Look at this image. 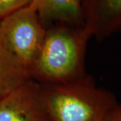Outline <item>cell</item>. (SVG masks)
<instances>
[{
    "instance_id": "cell-1",
    "label": "cell",
    "mask_w": 121,
    "mask_h": 121,
    "mask_svg": "<svg viewBox=\"0 0 121 121\" xmlns=\"http://www.w3.org/2000/svg\"><path fill=\"white\" fill-rule=\"evenodd\" d=\"M91 36L84 27L57 23L46 29L42 49L30 69L42 84L70 82L86 76L87 45Z\"/></svg>"
},
{
    "instance_id": "cell-2",
    "label": "cell",
    "mask_w": 121,
    "mask_h": 121,
    "mask_svg": "<svg viewBox=\"0 0 121 121\" xmlns=\"http://www.w3.org/2000/svg\"><path fill=\"white\" fill-rule=\"evenodd\" d=\"M41 85L49 121H106L118 103L114 94L97 86L88 74L66 83Z\"/></svg>"
},
{
    "instance_id": "cell-3",
    "label": "cell",
    "mask_w": 121,
    "mask_h": 121,
    "mask_svg": "<svg viewBox=\"0 0 121 121\" xmlns=\"http://www.w3.org/2000/svg\"><path fill=\"white\" fill-rule=\"evenodd\" d=\"M46 29L30 4L0 20V42L30 73L42 49Z\"/></svg>"
},
{
    "instance_id": "cell-4",
    "label": "cell",
    "mask_w": 121,
    "mask_h": 121,
    "mask_svg": "<svg viewBox=\"0 0 121 121\" xmlns=\"http://www.w3.org/2000/svg\"><path fill=\"white\" fill-rule=\"evenodd\" d=\"M0 121H49L41 84L31 79L0 99Z\"/></svg>"
},
{
    "instance_id": "cell-5",
    "label": "cell",
    "mask_w": 121,
    "mask_h": 121,
    "mask_svg": "<svg viewBox=\"0 0 121 121\" xmlns=\"http://www.w3.org/2000/svg\"><path fill=\"white\" fill-rule=\"evenodd\" d=\"M84 27L102 41L121 31V0H81Z\"/></svg>"
},
{
    "instance_id": "cell-6",
    "label": "cell",
    "mask_w": 121,
    "mask_h": 121,
    "mask_svg": "<svg viewBox=\"0 0 121 121\" xmlns=\"http://www.w3.org/2000/svg\"><path fill=\"white\" fill-rule=\"evenodd\" d=\"M45 28L57 23L84 27L81 0H33Z\"/></svg>"
},
{
    "instance_id": "cell-7",
    "label": "cell",
    "mask_w": 121,
    "mask_h": 121,
    "mask_svg": "<svg viewBox=\"0 0 121 121\" xmlns=\"http://www.w3.org/2000/svg\"><path fill=\"white\" fill-rule=\"evenodd\" d=\"M31 79L29 70L0 42V99Z\"/></svg>"
},
{
    "instance_id": "cell-8",
    "label": "cell",
    "mask_w": 121,
    "mask_h": 121,
    "mask_svg": "<svg viewBox=\"0 0 121 121\" xmlns=\"http://www.w3.org/2000/svg\"><path fill=\"white\" fill-rule=\"evenodd\" d=\"M33 0H0V20L32 3Z\"/></svg>"
},
{
    "instance_id": "cell-9",
    "label": "cell",
    "mask_w": 121,
    "mask_h": 121,
    "mask_svg": "<svg viewBox=\"0 0 121 121\" xmlns=\"http://www.w3.org/2000/svg\"><path fill=\"white\" fill-rule=\"evenodd\" d=\"M106 121H121V102H118L112 110Z\"/></svg>"
}]
</instances>
